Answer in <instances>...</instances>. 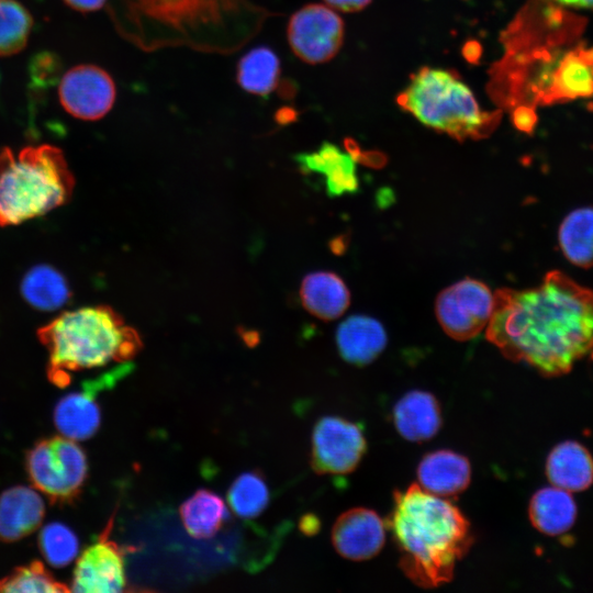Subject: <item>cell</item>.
<instances>
[{
	"label": "cell",
	"instance_id": "1",
	"mask_svg": "<svg viewBox=\"0 0 593 593\" xmlns=\"http://www.w3.org/2000/svg\"><path fill=\"white\" fill-rule=\"evenodd\" d=\"M485 336L545 377L566 374L593 350V291L559 270L536 288L497 289Z\"/></svg>",
	"mask_w": 593,
	"mask_h": 593
},
{
	"label": "cell",
	"instance_id": "2",
	"mask_svg": "<svg viewBox=\"0 0 593 593\" xmlns=\"http://www.w3.org/2000/svg\"><path fill=\"white\" fill-rule=\"evenodd\" d=\"M388 525L400 552V569L424 589L451 581L457 562L473 544L461 511L418 484L394 493Z\"/></svg>",
	"mask_w": 593,
	"mask_h": 593
},
{
	"label": "cell",
	"instance_id": "3",
	"mask_svg": "<svg viewBox=\"0 0 593 593\" xmlns=\"http://www.w3.org/2000/svg\"><path fill=\"white\" fill-rule=\"evenodd\" d=\"M37 336L48 353V378L58 387H66L75 372L124 363L143 347L138 332L108 305L66 311Z\"/></svg>",
	"mask_w": 593,
	"mask_h": 593
},
{
	"label": "cell",
	"instance_id": "4",
	"mask_svg": "<svg viewBox=\"0 0 593 593\" xmlns=\"http://www.w3.org/2000/svg\"><path fill=\"white\" fill-rule=\"evenodd\" d=\"M75 178L63 152L52 145L0 152V225L44 215L71 198Z\"/></svg>",
	"mask_w": 593,
	"mask_h": 593
},
{
	"label": "cell",
	"instance_id": "5",
	"mask_svg": "<svg viewBox=\"0 0 593 593\" xmlns=\"http://www.w3.org/2000/svg\"><path fill=\"white\" fill-rule=\"evenodd\" d=\"M398 104L423 125L465 141L492 133L497 112L482 111L471 89L452 71L422 67L396 98Z\"/></svg>",
	"mask_w": 593,
	"mask_h": 593
},
{
	"label": "cell",
	"instance_id": "6",
	"mask_svg": "<svg viewBox=\"0 0 593 593\" xmlns=\"http://www.w3.org/2000/svg\"><path fill=\"white\" fill-rule=\"evenodd\" d=\"M573 42L547 37L522 57L523 88L534 105L593 98V46Z\"/></svg>",
	"mask_w": 593,
	"mask_h": 593
},
{
	"label": "cell",
	"instance_id": "7",
	"mask_svg": "<svg viewBox=\"0 0 593 593\" xmlns=\"http://www.w3.org/2000/svg\"><path fill=\"white\" fill-rule=\"evenodd\" d=\"M245 7V0H131L134 21H141L150 36L159 31L158 41H192L202 31L224 26L227 19ZM141 35V37L143 36Z\"/></svg>",
	"mask_w": 593,
	"mask_h": 593
},
{
	"label": "cell",
	"instance_id": "8",
	"mask_svg": "<svg viewBox=\"0 0 593 593\" xmlns=\"http://www.w3.org/2000/svg\"><path fill=\"white\" fill-rule=\"evenodd\" d=\"M26 468L34 486L55 502L78 496L88 472L83 450L64 436L38 441L27 454Z\"/></svg>",
	"mask_w": 593,
	"mask_h": 593
},
{
	"label": "cell",
	"instance_id": "9",
	"mask_svg": "<svg viewBox=\"0 0 593 593\" xmlns=\"http://www.w3.org/2000/svg\"><path fill=\"white\" fill-rule=\"evenodd\" d=\"M494 306V293L482 281L466 277L444 289L435 302V313L445 333L468 340L486 327Z\"/></svg>",
	"mask_w": 593,
	"mask_h": 593
},
{
	"label": "cell",
	"instance_id": "10",
	"mask_svg": "<svg viewBox=\"0 0 593 593\" xmlns=\"http://www.w3.org/2000/svg\"><path fill=\"white\" fill-rule=\"evenodd\" d=\"M287 38L299 59L311 65L323 64L335 57L340 49L344 22L331 7L310 3L291 15Z\"/></svg>",
	"mask_w": 593,
	"mask_h": 593
},
{
	"label": "cell",
	"instance_id": "11",
	"mask_svg": "<svg viewBox=\"0 0 593 593\" xmlns=\"http://www.w3.org/2000/svg\"><path fill=\"white\" fill-rule=\"evenodd\" d=\"M366 449L363 434L355 423L323 417L313 429L311 465L320 474H346L357 468Z\"/></svg>",
	"mask_w": 593,
	"mask_h": 593
},
{
	"label": "cell",
	"instance_id": "12",
	"mask_svg": "<svg viewBox=\"0 0 593 593\" xmlns=\"http://www.w3.org/2000/svg\"><path fill=\"white\" fill-rule=\"evenodd\" d=\"M58 97L63 108L74 118L96 121L112 109L116 89L112 77L96 65H78L61 78Z\"/></svg>",
	"mask_w": 593,
	"mask_h": 593
},
{
	"label": "cell",
	"instance_id": "13",
	"mask_svg": "<svg viewBox=\"0 0 593 593\" xmlns=\"http://www.w3.org/2000/svg\"><path fill=\"white\" fill-rule=\"evenodd\" d=\"M112 522L100 538L79 557L70 590L82 593H119L126 585L124 550L109 539Z\"/></svg>",
	"mask_w": 593,
	"mask_h": 593
},
{
	"label": "cell",
	"instance_id": "14",
	"mask_svg": "<svg viewBox=\"0 0 593 593\" xmlns=\"http://www.w3.org/2000/svg\"><path fill=\"white\" fill-rule=\"evenodd\" d=\"M124 372V367L114 369L85 383L81 392L60 399L55 406L54 423L61 436L77 441L96 434L101 421L97 393L111 387Z\"/></svg>",
	"mask_w": 593,
	"mask_h": 593
},
{
	"label": "cell",
	"instance_id": "15",
	"mask_svg": "<svg viewBox=\"0 0 593 593\" xmlns=\"http://www.w3.org/2000/svg\"><path fill=\"white\" fill-rule=\"evenodd\" d=\"M385 541V526L379 515L356 507L343 513L332 529V544L343 557L353 561L373 558Z\"/></svg>",
	"mask_w": 593,
	"mask_h": 593
},
{
	"label": "cell",
	"instance_id": "16",
	"mask_svg": "<svg viewBox=\"0 0 593 593\" xmlns=\"http://www.w3.org/2000/svg\"><path fill=\"white\" fill-rule=\"evenodd\" d=\"M418 485L426 492L449 497L463 492L471 480L469 460L451 450L426 455L417 467Z\"/></svg>",
	"mask_w": 593,
	"mask_h": 593
},
{
	"label": "cell",
	"instance_id": "17",
	"mask_svg": "<svg viewBox=\"0 0 593 593\" xmlns=\"http://www.w3.org/2000/svg\"><path fill=\"white\" fill-rule=\"evenodd\" d=\"M45 504L41 494L29 486H14L0 496V540L15 541L42 523Z\"/></svg>",
	"mask_w": 593,
	"mask_h": 593
},
{
	"label": "cell",
	"instance_id": "18",
	"mask_svg": "<svg viewBox=\"0 0 593 593\" xmlns=\"http://www.w3.org/2000/svg\"><path fill=\"white\" fill-rule=\"evenodd\" d=\"M382 324L367 315H353L342 322L336 332V344L343 359L363 366L372 362L387 346Z\"/></svg>",
	"mask_w": 593,
	"mask_h": 593
},
{
	"label": "cell",
	"instance_id": "19",
	"mask_svg": "<svg viewBox=\"0 0 593 593\" xmlns=\"http://www.w3.org/2000/svg\"><path fill=\"white\" fill-rule=\"evenodd\" d=\"M393 419L402 437L418 443L428 440L438 433L441 426V411L433 394L414 390L396 402Z\"/></svg>",
	"mask_w": 593,
	"mask_h": 593
},
{
	"label": "cell",
	"instance_id": "20",
	"mask_svg": "<svg viewBox=\"0 0 593 593\" xmlns=\"http://www.w3.org/2000/svg\"><path fill=\"white\" fill-rule=\"evenodd\" d=\"M549 482L568 492H581L593 483V457L580 443L567 440L552 448L546 460Z\"/></svg>",
	"mask_w": 593,
	"mask_h": 593
},
{
	"label": "cell",
	"instance_id": "21",
	"mask_svg": "<svg viewBox=\"0 0 593 593\" xmlns=\"http://www.w3.org/2000/svg\"><path fill=\"white\" fill-rule=\"evenodd\" d=\"M296 161L303 170L323 175L327 193L332 197L354 193L359 188L356 159L334 144L324 143L315 152L296 156Z\"/></svg>",
	"mask_w": 593,
	"mask_h": 593
},
{
	"label": "cell",
	"instance_id": "22",
	"mask_svg": "<svg viewBox=\"0 0 593 593\" xmlns=\"http://www.w3.org/2000/svg\"><path fill=\"white\" fill-rule=\"evenodd\" d=\"M300 298L306 311L323 321L338 318L350 303L345 282L329 271L309 273L301 283Z\"/></svg>",
	"mask_w": 593,
	"mask_h": 593
},
{
	"label": "cell",
	"instance_id": "23",
	"mask_svg": "<svg viewBox=\"0 0 593 593\" xmlns=\"http://www.w3.org/2000/svg\"><path fill=\"white\" fill-rule=\"evenodd\" d=\"M577 513V504L571 494L553 485L538 490L528 506L533 526L548 536H558L571 529Z\"/></svg>",
	"mask_w": 593,
	"mask_h": 593
},
{
	"label": "cell",
	"instance_id": "24",
	"mask_svg": "<svg viewBox=\"0 0 593 593\" xmlns=\"http://www.w3.org/2000/svg\"><path fill=\"white\" fill-rule=\"evenodd\" d=\"M21 293L30 305L44 312L60 309L71 296L65 277L48 265H37L25 273Z\"/></svg>",
	"mask_w": 593,
	"mask_h": 593
},
{
	"label": "cell",
	"instance_id": "25",
	"mask_svg": "<svg viewBox=\"0 0 593 593\" xmlns=\"http://www.w3.org/2000/svg\"><path fill=\"white\" fill-rule=\"evenodd\" d=\"M180 517L191 537L208 539L221 529L228 513L224 501L216 493L201 489L181 504Z\"/></svg>",
	"mask_w": 593,
	"mask_h": 593
},
{
	"label": "cell",
	"instance_id": "26",
	"mask_svg": "<svg viewBox=\"0 0 593 593\" xmlns=\"http://www.w3.org/2000/svg\"><path fill=\"white\" fill-rule=\"evenodd\" d=\"M281 64L278 55L267 46L248 51L237 64L236 79L243 90L265 97L279 85Z\"/></svg>",
	"mask_w": 593,
	"mask_h": 593
},
{
	"label": "cell",
	"instance_id": "27",
	"mask_svg": "<svg viewBox=\"0 0 593 593\" xmlns=\"http://www.w3.org/2000/svg\"><path fill=\"white\" fill-rule=\"evenodd\" d=\"M558 239L564 257L581 268L593 267V208H579L560 224Z\"/></svg>",
	"mask_w": 593,
	"mask_h": 593
},
{
	"label": "cell",
	"instance_id": "28",
	"mask_svg": "<svg viewBox=\"0 0 593 593\" xmlns=\"http://www.w3.org/2000/svg\"><path fill=\"white\" fill-rule=\"evenodd\" d=\"M269 499L268 485L257 471H248L238 475L227 492V501L232 511L245 519L260 515L268 506Z\"/></svg>",
	"mask_w": 593,
	"mask_h": 593
},
{
	"label": "cell",
	"instance_id": "29",
	"mask_svg": "<svg viewBox=\"0 0 593 593\" xmlns=\"http://www.w3.org/2000/svg\"><path fill=\"white\" fill-rule=\"evenodd\" d=\"M33 19L15 0H0V56L21 52L29 40Z\"/></svg>",
	"mask_w": 593,
	"mask_h": 593
},
{
	"label": "cell",
	"instance_id": "30",
	"mask_svg": "<svg viewBox=\"0 0 593 593\" xmlns=\"http://www.w3.org/2000/svg\"><path fill=\"white\" fill-rule=\"evenodd\" d=\"M69 590L56 581L40 561L16 568L0 581V592L7 593H59Z\"/></svg>",
	"mask_w": 593,
	"mask_h": 593
},
{
	"label": "cell",
	"instance_id": "31",
	"mask_svg": "<svg viewBox=\"0 0 593 593\" xmlns=\"http://www.w3.org/2000/svg\"><path fill=\"white\" fill-rule=\"evenodd\" d=\"M38 545L46 561L57 568L68 566L79 552L76 534L65 524L57 522L42 528Z\"/></svg>",
	"mask_w": 593,
	"mask_h": 593
},
{
	"label": "cell",
	"instance_id": "32",
	"mask_svg": "<svg viewBox=\"0 0 593 593\" xmlns=\"http://www.w3.org/2000/svg\"><path fill=\"white\" fill-rule=\"evenodd\" d=\"M513 123L517 130L527 134H533L537 124L536 111L527 104L519 105L513 112Z\"/></svg>",
	"mask_w": 593,
	"mask_h": 593
},
{
	"label": "cell",
	"instance_id": "33",
	"mask_svg": "<svg viewBox=\"0 0 593 593\" xmlns=\"http://www.w3.org/2000/svg\"><path fill=\"white\" fill-rule=\"evenodd\" d=\"M334 10L342 12H357L365 9L371 0H324Z\"/></svg>",
	"mask_w": 593,
	"mask_h": 593
},
{
	"label": "cell",
	"instance_id": "34",
	"mask_svg": "<svg viewBox=\"0 0 593 593\" xmlns=\"http://www.w3.org/2000/svg\"><path fill=\"white\" fill-rule=\"evenodd\" d=\"M74 10L79 12H92L101 9L105 0H64Z\"/></svg>",
	"mask_w": 593,
	"mask_h": 593
},
{
	"label": "cell",
	"instance_id": "35",
	"mask_svg": "<svg viewBox=\"0 0 593 593\" xmlns=\"http://www.w3.org/2000/svg\"><path fill=\"white\" fill-rule=\"evenodd\" d=\"M550 1L559 5L593 10V0H550Z\"/></svg>",
	"mask_w": 593,
	"mask_h": 593
}]
</instances>
